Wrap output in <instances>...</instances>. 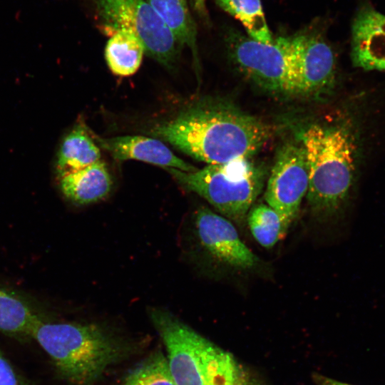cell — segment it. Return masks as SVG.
Returning <instances> with one entry per match:
<instances>
[{"label": "cell", "mask_w": 385, "mask_h": 385, "mask_svg": "<svg viewBox=\"0 0 385 385\" xmlns=\"http://www.w3.org/2000/svg\"><path fill=\"white\" fill-rule=\"evenodd\" d=\"M309 181L302 145L297 139L286 142L277 151L265 193L267 205L279 215L284 233L298 214Z\"/></svg>", "instance_id": "9"}, {"label": "cell", "mask_w": 385, "mask_h": 385, "mask_svg": "<svg viewBox=\"0 0 385 385\" xmlns=\"http://www.w3.org/2000/svg\"><path fill=\"white\" fill-rule=\"evenodd\" d=\"M92 136L99 148L118 160H137L163 168H175L185 172L197 169L177 157L161 140L142 135H123L108 138Z\"/></svg>", "instance_id": "12"}, {"label": "cell", "mask_w": 385, "mask_h": 385, "mask_svg": "<svg viewBox=\"0 0 385 385\" xmlns=\"http://www.w3.org/2000/svg\"><path fill=\"white\" fill-rule=\"evenodd\" d=\"M309 171V205L323 217L339 216L349 204L360 154L358 129L350 120L310 123L297 133Z\"/></svg>", "instance_id": "2"}, {"label": "cell", "mask_w": 385, "mask_h": 385, "mask_svg": "<svg viewBox=\"0 0 385 385\" xmlns=\"http://www.w3.org/2000/svg\"><path fill=\"white\" fill-rule=\"evenodd\" d=\"M316 379L317 380L319 385H351L320 375L317 376Z\"/></svg>", "instance_id": "23"}, {"label": "cell", "mask_w": 385, "mask_h": 385, "mask_svg": "<svg viewBox=\"0 0 385 385\" xmlns=\"http://www.w3.org/2000/svg\"><path fill=\"white\" fill-rule=\"evenodd\" d=\"M162 18L180 46H187L196 56L197 29L189 0H145Z\"/></svg>", "instance_id": "16"}, {"label": "cell", "mask_w": 385, "mask_h": 385, "mask_svg": "<svg viewBox=\"0 0 385 385\" xmlns=\"http://www.w3.org/2000/svg\"><path fill=\"white\" fill-rule=\"evenodd\" d=\"M195 227L201 245L219 261L239 269H250L257 265V257L225 217L202 207L196 212Z\"/></svg>", "instance_id": "10"}, {"label": "cell", "mask_w": 385, "mask_h": 385, "mask_svg": "<svg viewBox=\"0 0 385 385\" xmlns=\"http://www.w3.org/2000/svg\"><path fill=\"white\" fill-rule=\"evenodd\" d=\"M247 222L253 237L265 247H272L285 235L279 215L268 205L255 206Z\"/></svg>", "instance_id": "19"}, {"label": "cell", "mask_w": 385, "mask_h": 385, "mask_svg": "<svg viewBox=\"0 0 385 385\" xmlns=\"http://www.w3.org/2000/svg\"><path fill=\"white\" fill-rule=\"evenodd\" d=\"M150 135L208 165L249 159L272 135L266 122L227 103L202 100L155 125Z\"/></svg>", "instance_id": "1"}, {"label": "cell", "mask_w": 385, "mask_h": 385, "mask_svg": "<svg viewBox=\"0 0 385 385\" xmlns=\"http://www.w3.org/2000/svg\"><path fill=\"white\" fill-rule=\"evenodd\" d=\"M30 337L63 377L74 385H94L125 351L114 334L93 323L46 322L39 319Z\"/></svg>", "instance_id": "3"}, {"label": "cell", "mask_w": 385, "mask_h": 385, "mask_svg": "<svg viewBox=\"0 0 385 385\" xmlns=\"http://www.w3.org/2000/svg\"><path fill=\"white\" fill-rule=\"evenodd\" d=\"M39 319L31 307L11 292L0 287V330L17 336H30Z\"/></svg>", "instance_id": "18"}, {"label": "cell", "mask_w": 385, "mask_h": 385, "mask_svg": "<svg viewBox=\"0 0 385 385\" xmlns=\"http://www.w3.org/2000/svg\"><path fill=\"white\" fill-rule=\"evenodd\" d=\"M120 385L178 384L168 369L166 357L158 352L134 369Z\"/></svg>", "instance_id": "20"}, {"label": "cell", "mask_w": 385, "mask_h": 385, "mask_svg": "<svg viewBox=\"0 0 385 385\" xmlns=\"http://www.w3.org/2000/svg\"><path fill=\"white\" fill-rule=\"evenodd\" d=\"M227 42L235 63L251 81L274 94L298 96L285 36L265 43L230 31Z\"/></svg>", "instance_id": "7"}, {"label": "cell", "mask_w": 385, "mask_h": 385, "mask_svg": "<svg viewBox=\"0 0 385 385\" xmlns=\"http://www.w3.org/2000/svg\"><path fill=\"white\" fill-rule=\"evenodd\" d=\"M101 150L91 132L78 124L63 138L60 146L56 168L61 176L101 160Z\"/></svg>", "instance_id": "14"}, {"label": "cell", "mask_w": 385, "mask_h": 385, "mask_svg": "<svg viewBox=\"0 0 385 385\" xmlns=\"http://www.w3.org/2000/svg\"><path fill=\"white\" fill-rule=\"evenodd\" d=\"M109 37L105 58L111 72L122 77L134 74L140 66L145 53L140 41L125 30L115 31Z\"/></svg>", "instance_id": "15"}, {"label": "cell", "mask_w": 385, "mask_h": 385, "mask_svg": "<svg viewBox=\"0 0 385 385\" xmlns=\"http://www.w3.org/2000/svg\"><path fill=\"white\" fill-rule=\"evenodd\" d=\"M59 182L64 195L78 205L101 200L112 188L111 175L101 160L59 176Z\"/></svg>", "instance_id": "13"}, {"label": "cell", "mask_w": 385, "mask_h": 385, "mask_svg": "<svg viewBox=\"0 0 385 385\" xmlns=\"http://www.w3.org/2000/svg\"><path fill=\"white\" fill-rule=\"evenodd\" d=\"M0 385H26L1 351Z\"/></svg>", "instance_id": "21"}, {"label": "cell", "mask_w": 385, "mask_h": 385, "mask_svg": "<svg viewBox=\"0 0 385 385\" xmlns=\"http://www.w3.org/2000/svg\"><path fill=\"white\" fill-rule=\"evenodd\" d=\"M192 11L202 20L208 21L209 16L206 6V0H189Z\"/></svg>", "instance_id": "22"}, {"label": "cell", "mask_w": 385, "mask_h": 385, "mask_svg": "<svg viewBox=\"0 0 385 385\" xmlns=\"http://www.w3.org/2000/svg\"><path fill=\"white\" fill-rule=\"evenodd\" d=\"M235 385H245V381H242L240 383H238L237 384H235Z\"/></svg>", "instance_id": "24"}, {"label": "cell", "mask_w": 385, "mask_h": 385, "mask_svg": "<svg viewBox=\"0 0 385 385\" xmlns=\"http://www.w3.org/2000/svg\"><path fill=\"white\" fill-rule=\"evenodd\" d=\"M285 41L297 95L317 96L329 93L336 82V58L322 34L307 29L285 36Z\"/></svg>", "instance_id": "8"}, {"label": "cell", "mask_w": 385, "mask_h": 385, "mask_svg": "<svg viewBox=\"0 0 385 385\" xmlns=\"http://www.w3.org/2000/svg\"><path fill=\"white\" fill-rule=\"evenodd\" d=\"M222 10L239 20L248 36L270 43L274 41L260 0H214Z\"/></svg>", "instance_id": "17"}, {"label": "cell", "mask_w": 385, "mask_h": 385, "mask_svg": "<svg viewBox=\"0 0 385 385\" xmlns=\"http://www.w3.org/2000/svg\"><path fill=\"white\" fill-rule=\"evenodd\" d=\"M150 317L163 340L167 363L178 385H235L245 379L232 356L161 309Z\"/></svg>", "instance_id": "4"}, {"label": "cell", "mask_w": 385, "mask_h": 385, "mask_svg": "<svg viewBox=\"0 0 385 385\" xmlns=\"http://www.w3.org/2000/svg\"><path fill=\"white\" fill-rule=\"evenodd\" d=\"M351 61L364 71H385V14L360 0L351 24Z\"/></svg>", "instance_id": "11"}, {"label": "cell", "mask_w": 385, "mask_h": 385, "mask_svg": "<svg viewBox=\"0 0 385 385\" xmlns=\"http://www.w3.org/2000/svg\"><path fill=\"white\" fill-rule=\"evenodd\" d=\"M188 190L205 199L226 217L242 221L260 194L266 170L249 159L207 165L194 172L165 168Z\"/></svg>", "instance_id": "5"}, {"label": "cell", "mask_w": 385, "mask_h": 385, "mask_svg": "<svg viewBox=\"0 0 385 385\" xmlns=\"http://www.w3.org/2000/svg\"><path fill=\"white\" fill-rule=\"evenodd\" d=\"M96 16L104 33L118 30L133 33L145 53L168 69L179 55L175 37L162 18L145 0H93Z\"/></svg>", "instance_id": "6"}]
</instances>
